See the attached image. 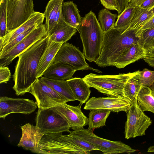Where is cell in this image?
<instances>
[{
    "mask_svg": "<svg viewBox=\"0 0 154 154\" xmlns=\"http://www.w3.org/2000/svg\"><path fill=\"white\" fill-rule=\"evenodd\" d=\"M147 152H154V145L149 146Z\"/></svg>",
    "mask_w": 154,
    "mask_h": 154,
    "instance_id": "ee69618b",
    "label": "cell"
},
{
    "mask_svg": "<svg viewBox=\"0 0 154 154\" xmlns=\"http://www.w3.org/2000/svg\"><path fill=\"white\" fill-rule=\"evenodd\" d=\"M4 0H0V3L2 1H3Z\"/></svg>",
    "mask_w": 154,
    "mask_h": 154,
    "instance_id": "7dc6e473",
    "label": "cell"
},
{
    "mask_svg": "<svg viewBox=\"0 0 154 154\" xmlns=\"http://www.w3.org/2000/svg\"><path fill=\"white\" fill-rule=\"evenodd\" d=\"M152 91L148 86H142L137 95V101L143 111H149L154 114V96Z\"/></svg>",
    "mask_w": 154,
    "mask_h": 154,
    "instance_id": "83f0119b",
    "label": "cell"
},
{
    "mask_svg": "<svg viewBox=\"0 0 154 154\" xmlns=\"http://www.w3.org/2000/svg\"><path fill=\"white\" fill-rule=\"evenodd\" d=\"M133 72L116 75H101L91 73L82 78L91 87L98 91L113 97H124L123 88Z\"/></svg>",
    "mask_w": 154,
    "mask_h": 154,
    "instance_id": "277c9868",
    "label": "cell"
},
{
    "mask_svg": "<svg viewBox=\"0 0 154 154\" xmlns=\"http://www.w3.org/2000/svg\"><path fill=\"white\" fill-rule=\"evenodd\" d=\"M79 32L83 46L82 52L85 59L90 62H95L100 54L103 31L92 11L82 18Z\"/></svg>",
    "mask_w": 154,
    "mask_h": 154,
    "instance_id": "3957f363",
    "label": "cell"
},
{
    "mask_svg": "<svg viewBox=\"0 0 154 154\" xmlns=\"http://www.w3.org/2000/svg\"><path fill=\"white\" fill-rule=\"evenodd\" d=\"M49 35L38 40L18 56L13 75V89L17 96L29 92L37 80L36 72L39 60L46 48Z\"/></svg>",
    "mask_w": 154,
    "mask_h": 154,
    "instance_id": "6da1fadb",
    "label": "cell"
},
{
    "mask_svg": "<svg viewBox=\"0 0 154 154\" xmlns=\"http://www.w3.org/2000/svg\"><path fill=\"white\" fill-rule=\"evenodd\" d=\"M70 133L89 143L104 154L132 153L136 151L121 141H112L99 137L88 129L73 130Z\"/></svg>",
    "mask_w": 154,
    "mask_h": 154,
    "instance_id": "8992f818",
    "label": "cell"
},
{
    "mask_svg": "<svg viewBox=\"0 0 154 154\" xmlns=\"http://www.w3.org/2000/svg\"><path fill=\"white\" fill-rule=\"evenodd\" d=\"M111 111L104 109L90 110L88 115V129L93 131L94 129L106 125V119Z\"/></svg>",
    "mask_w": 154,
    "mask_h": 154,
    "instance_id": "4316f807",
    "label": "cell"
},
{
    "mask_svg": "<svg viewBox=\"0 0 154 154\" xmlns=\"http://www.w3.org/2000/svg\"><path fill=\"white\" fill-rule=\"evenodd\" d=\"M48 35L45 24H40L11 49L0 56V66L8 65L33 44Z\"/></svg>",
    "mask_w": 154,
    "mask_h": 154,
    "instance_id": "30bf717a",
    "label": "cell"
},
{
    "mask_svg": "<svg viewBox=\"0 0 154 154\" xmlns=\"http://www.w3.org/2000/svg\"><path fill=\"white\" fill-rule=\"evenodd\" d=\"M136 30L112 28L103 32L101 49L98 58L94 62L98 66H114L116 61L126 49L140 41Z\"/></svg>",
    "mask_w": 154,
    "mask_h": 154,
    "instance_id": "7a4b0ae2",
    "label": "cell"
},
{
    "mask_svg": "<svg viewBox=\"0 0 154 154\" xmlns=\"http://www.w3.org/2000/svg\"><path fill=\"white\" fill-rule=\"evenodd\" d=\"M152 94H153V96H154V91H152Z\"/></svg>",
    "mask_w": 154,
    "mask_h": 154,
    "instance_id": "bcb514c9",
    "label": "cell"
},
{
    "mask_svg": "<svg viewBox=\"0 0 154 154\" xmlns=\"http://www.w3.org/2000/svg\"><path fill=\"white\" fill-rule=\"evenodd\" d=\"M29 93L35 97L38 108H49L68 102L39 78L34 82Z\"/></svg>",
    "mask_w": 154,
    "mask_h": 154,
    "instance_id": "8fae6325",
    "label": "cell"
},
{
    "mask_svg": "<svg viewBox=\"0 0 154 154\" xmlns=\"http://www.w3.org/2000/svg\"><path fill=\"white\" fill-rule=\"evenodd\" d=\"M81 105L72 106L66 103H60L55 108L64 117L70 128L73 130L82 129L88 125V119L81 110Z\"/></svg>",
    "mask_w": 154,
    "mask_h": 154,
    "instance_id": "9a60e30c",
    "label": "cell"
},
{
    "mask_svg": "<svg viewBox=\"0 0 154 154\" xmlns=\"http://www.w3.org/2000/svg\"><path fill=\"white\" fill-rule=\"evenodd\" d=\"M140 74L142 86H148L154 91V71L145 68L140 71Z\"/></svg>",
    "mask_w": 154,
    "mask_h": 154,
    "instance_id": "d590c367",
    "label": "cell"
},
{
    "mask_svg": "<svg viewBox=\"0 0 154 154\" xmlns=\"http://www.w3.org/2000/svg\"><path fill=\"white\" fill-rule=\"evenodd\" d=\"M139 6L144 9H152L154 7V0H145Z\"/></svg>",
    "mask_w": 154,
    "mask_h": 154,
    "instance_id": "ab89813d",
    "label": "cell"
},
{
    "mask_svg": "<svg viewBox=\"0 0 154 154\" xmlns=\"http://www.w3.org/2000/svg\"><path fill=\"white\" fill-rule=\"evenodd\" d=\"M101 4L106 8L110 10L118 11L119 0H100Z\"/></svg>",
    "mask_w": 154,
    "mask_h": 154,
    "instance_id": "74e56055",
    "label": "cell"
},
{
    "mask_svg": "<svg viewBox=\"0 0 154 154\" xmlns=\"http://www.w3.org/2000/svg\"><path fill=\"white\" fill-rule=\"evenodd\" d=\"M62 10L65 22L79 31L82 17L80 14L77 5L72 1L63 2Z\"/></svg>",
    "mask_w": 154,
    "mask_h": 154,
    "instance_id": "7402d4cb",
    "label": "cell"
},
{
    "mask_svg": "<svg viewBox=\"0 0 154 154\" xmlns=\"http://www.w3.org/2000/svg\"><path fill=\"white\" fill-rule=\"evenodd\" d=\"M140 71L133 72L125 83L124 88V97L131 103L137 98L138 93L142 87L140 81Z\"/></svg>",
    "mask_w": 154,
    "mask_h": 154,
    "instance_id": "484cf974",
    "label": "cell"
},
{
    "mask_svg": "<svg viewBox=\"0 0 154 154\" xmlns=\"http://www.w3.org/2000/svg\"><path fill=\"white\" fill-rule=\"evenodd\" d=\"M22 135L18 147L38 153L39 144L44 134L40 133L36 126L28 123L21 127Z\"/></svg>",
    "mask_w": 154,
    "mask_h": 154,
    "instance_id": "2e32d148",
    "label": "cell"
},
{
    "mask_svg": "<svg viewBox=\"0 0 154 154\" xmlns=\"http://www.w3.org/2000/svg\"><path fill=\"white\" fill-rule=\"evenodd\" d=\"M154 15L152 9H144L139 6L136 7L133 18L129 26L126 30H134L137 31Z\"/></svg>",
    "mask_w": 154,
    "mask_h": 154,
    "instance_id": "f1b7e54d",
    "label": "cell"
},
{
    "mask_svg": "<svg viewBox=\"0 0 154 154\" xmlns=\"http://www.w3.org/2000/svg\"><path fill=\"white\" fill-rule=\"evenodd\" d=\"M76 28L65 22L57 25L49 37L52 41L58 42H66L77 32Z\"/></svg>",
    "mask_w": 154,
    "mask_h": 154,
    "instance_id": "d4e9b609",
    "label": "cell"
},
{
    "mask_svg": "<svg viewBox=\"0 0 154 154\" xmlns=\"http://www.w3.org/2000/svg\"><path fill=\"white\" fill-rule=\"evenodd\" d=\"M72 92L75 100L82 105L88 100L91 91L90 87L82 78H73L66 80Z\"/></svg>",
    "mask_w": 154,
    "mask_h": 154,
    "instance_id": "44dd1931",
    "label": "cell"
},
{
    "mask_svg": "<svg viewBox=\"0 0 154 154\" xmlns=\"http://www.w3.org/2000/svg\"><path fill=\"white\" fill-rule=\"evenodd\" d=\"M34 12L33 0H7L8 33L20 26Z\"/></svg>",
    "mask_w": 154,
    "mask_h": 154,
    "instance_id": "9c48e42d",
    "label": "cell"
},
{
    "mask_svg": "<svg viewBox=\"0 0 154 154\" xmlns=\"http://www.w3.org/2000/svg\"><path fill=\"white\" fill-rule=\"evenodd\" d=\"M43 82L51 88L61 96L69 101L75 100L72 92L66 80H60L49 79L43 76L39 78Z\"/></svg>",
    "mask_w": 154,
    "mask_h": 154,
    "instance_id": "603a6c76",
    "label": "cell"
},
{
    "mask_svg": "<svg viewBox=\"0 0 154 154\" xmlns=\"http://www.w3.org/2000/svg\"><path fill=\"white\" fill-rule=\"evenodd\" d=\"M131 104L130 101L125 97H92L86 102L84 109H104L117 113L120 111L126 113Z\"/></svg>",
    "mask_w": 154,
    "mask_h": 154,
    "instance_id": "5bb4252c",
    "label": "cell"
},
{
    "mask_svg": "<svg viewBox=\"0 0 154 154\" xmlns=\"http://www.w3.org/2000/svg\"><path fill=\"white\" fill-rule=\"evenodd\" d=\"M11 75L8 66H0V83H7L9 81Z\"/></svg>",
    "mask_w": 154,
    "mask_h": 154,
    "instance_id": "8d00e7d4",
    "label": "cell"
},
{
    "mask_svg": "<svg viewBox=\"0 0 154 154\" xmlns=\"http://www.w3.org/2000/svg\"><path fill=\"white\" fill-rule=\"evenodd\" d=\"M145 57H154V46L151 48L146 51Z\"/></svg>",
    "mask_w": 154,
    "mask_h": 154,
    "instance_id": "7bdbcfd3",
    "label": "cell"
},
{
    "mask_svg": "<svg viewBox=\"0 0 154 154\" xmlns=\"http://www.w3.org/2000/svg\"><path fill=\"white\" fill-rule=\"evenodd\" d=\"M83 52L72 44H63L54 58V63H67L77 70L91 69Z\"/></svg>",
    "mask_w": 154,
    "mask_h": 154,
    "instance_id": "7c38bea8",
    "label": "cell"
},
{
    "mask_svg": "<svg viewBox=\"0 0 154 154\" xmlns=\"http://www.w3.org/2000/svg\"><path fill=\"white\" fill-rule=\"evenodd\" d=\"M38 26H34L30 27L22 33L18 35L12 40L6 43L3 47L1 50L0 51V56L11 49L14 46L21 41Z\"/></svg>",
    "mask_w": 154,
    "mask_h": 154,
    "instance_id": "836d02e7",
    "label": "cell"
},
{
    "mask_svg": "<svg viewBox=\"0 0 154 154\" xmlns=\"http://www.w3.org/2000/svg\"><path fill=\"white\" fill-rule=\"evenodd\" d=\"M126 113L125 138L128 139L145 135L146 131L151 125L152 121L139 107L137 98L131 103Z\"/></svg>",
    "mask_w": 154,
    "mask_h": 154,
    "instance_id": "52a82bcc",
    "label": "cell"
},
{
    "mask_svg": "<svg viewBox=\"0 0 154 154\" xmlns=\"http://www.w3.org/2000/svg\"><path fill=\"white\" fill-rule=\"evenodd\" d=\"M61 137L66 141L78 147L87 154L89 153L92 151L98 150L96 148L89 143L70 133L67 135H63L62 134Z\"/></svg>",
    "mask_w": 154,
    "mask_h": 154,
    "instance_id": "1f68e13d",
    "label": "cell"
},
{
    "mask_svg": "<svg viewBox=\"0 0 154 154\" xmlns=\"http://www.w3.org/2000/svg\"><path fill=\"white\" fill-rule=\"evenodd\" d=\"M63 132L43 135L39 142L38 154H86L78 147L67 142L61 137Z\"/></svg>",
    "mask_w": 154,
    "mask_h": 154,
    "instance_id": "ba28073f",
    "label": "cell"
},
{
    "mask_svg": "<svg viewBox=\"0 0 154 154\" xmlns=\"http://www.w3.org/2000/svg\"><path fill=\"white\" fill-rule=\"evenodd\" d=\"M36 102L26 98L0 97V118L5 119L9 114L18 113L29 114L37 107Z\"/></svg>",
    "mask_w": 154,
    "mask_h": 154,
    "instance_id": "4fadbf2b",
    "label": "cell"
},
{
    "mask_svg": "<svg viewBox=\"0 0 154 154\" xmlns=\"http://www.w3.org/2000/svg\"><path fill=\"white\" fill-rule=\"evenodd\" d=\"M63 43L54 42L49 37L46 48L39 61L36 72L37 79L42 76L46 70L54 63L55 56Z\"/></svg>",
    "mask_w": 154,
    "mask_h": 154,
    "instance_id": "d6986e66",
    "label": "cell"
},
{
    "mask_svg": "<svg viewBox=\"0 0 154 154\" xmlns=\"http://www.w3.org/2000/svg\"></svg>",
    "mask_w": 154,
    "mask_h": 154,
    "instance_id": "c3c4849f",
    "label": "cell"
},
{
    "mask_svg": "<svg viewBox=\"0 0 154 154\" xmlns=\"http://www.w3.org/2000/svg\"><path fill=\"white\" fill-rule=\"evenodd\" d=\"M35 121V126L38 132L43 134L71 132L68 122L54 106L46 109L38 108Z\"/></svg>",
    "mask_w": 154,
    "mask_h": 154,
    "instance_id": "5b68a950",
    "label": "cell"
},
{
    "mask_svg": "<svg viewBox=\"0 0 154 154\" xmlns=\"http://www.w3.org/2000/svg\"><path fill=\"white\" fill-rule=\"evenodd\" d=\"M135 10L136 7L129 3L123 12L118 15L117 20L114 23L113 28L127 29L132 20Z\"/></svg>",
    "mask_w": 154,
    "mask_h": 154,
    "instance_id": "f546056e",
    "label": "cell"
},
{
    "mask_svg": "<svg viewBox=\"0 0 154 154\" xmlns=\"http://www.w3.org/2000/svg\"><path fill=\"white\" fill-rule=\"evenodd\" d=\"M152 12L154 14V7L152 9Z\"/></svg>",
    "mask_w": 154,
    "mask_h": 154,
    "instance_id": "f6af8a7d",
    "label": "cell"
},
{
    "mask_svg": "<svg viewBox=\"0 0 154 154\" xmlns=\"http://www.w3.org/2000/svg\"><path fill=\"white\" fill-rule=\"evenodd\" d=\"M154 27V15L140 28L137 30L136 34L137 36H139L140 33L146 29Z\"/></svg>",
    "mask_w": 154,
    "mask_h": 154,
    "instance_id": "f35d334b",
    "label": "cell"
},
{
    "mask_svg": "<svg viewBox=\"0 0 154 154\" xmlns=\"http://www.w3.org/2000/svg\"><path fill=\"white\" fill-rule=\"evenodd\" d=\"M76 70L67 63H53L43 73L42 76L50 79L67 80L73 78Z\"/></svg>",
    "mask_w": 154,
    "mask_h": 154,
    "instance_id": "ffe728a7",
    "label": "cell"
},
{
    "mask_svg": "<svg viewBox=\"0 0 154 154\" xmlns=\"http://www.w3.org/2000/svg\"><path fill=\"white\" fill-rule=\"evenodd\" d=\"M145 0H131L130 3L133 6L136 7L139 6Z\"/></svg>",
    "mask_w": 154,
    "mask_h": 154,
    "instance_id": "b9f144b4",
    "label": "cell"
},
{
    "mask_svg": "<svg viewBox=\"0 0 154 154\" xmlns=\"http://www.w3.org/2000/svg\"><path fill=\"white\" fill-rule=\"evenodd\" d=\"M63 0H50L48 3L43 13L45 18V26L49 35H50L55 27V20Z\"/></svg>",
    "mask_w": 154,
    "mask_h": 154,
    "instance_id": "cb8c5ba5",
    "label": "cell"
},
{
    "mask_svg": "<svg viewBox=\"0 0 154 154\" xmlns=\"http://www.w3.org/2000/svg\"><path fill=\"white\" fill-rule=\"evenodd\" d=\"M143 59L149 66L154 67V57H145Z\"/></svg>",
    "mask_w": 154,
    "mask_h": 154,
    "instance_id": "60d3db41",
    "label": "cell"
},
{
    "mask_svg": "<svg viewBox=\"0 0 154 154\" xmlns=\"http://www.w3.org/2000/svg\"><path fill=\"white\" fill-rule=\"evenodd\" d=\"M146 51L140 41L124 51L116 60L114 66L119 69L124 68L145 57Z\"/></svg>",
    "mask_w": 154,
    "mask_h": 154,
    "instance_id": "e0dca14e",
    "label": "cell"
},
{
    "mask_svg": "<svg viewBox=\"0 0 154 154\" xmlns=\"http://www.w3.org/2000/svg\"><path fill=\"white\" fill-rule=\"evenodd\" d=\"M7 0L0 3V37H4L8 33L7 30Z\"/></svg>",
    "mask_w": 154,
    "mask_h": 154,
    "instance_id": "e575fe53",
    "label": "cell"
},
{
    "mask_svg": "<svg viewBox=\"0 0 154 154\" xmlns=\"http://www.w3.org/2000/svg\"><path fill=\"white\" fill-rule=\"evenodd\" d=\"M117 14H113L106 8L100 11L98 14V21L103 32L113 28L115 20L118 17Z\"/></svg>",
    "mask_w": 154,
    "mask_h": 154,
    "instance_id": "4dcf8cb0",
    "label": "cell"
},
{
    "mask_svg": "<svg viewBox=\"0 0 154 154\" xmlns=\"http://www.w3.org/2000/svg\"><path fill=\"white\" fill-rule=\"evenodd\" d=\"M45 17L43 13L35 11L28 19L18 27L8 32L3 37H0V51L7 43L30 27L43 24Z\"/></svg>",
    "mask_w": 154,
    "mask_h": 154,
    "instance_id": "ac0fdd59",
    "label": "cell"
},
{
    "mask_svg": "<svg viewBox=\"0 0 154 154\" xmlns=\"http://www.w3.org/2000/svg\"><path fill=\"white\" fill-rule=\"evenodd\" d=\"M139 36L140 43L146 51L154 46V27L142 31Z\"/></svg>",
    "mask_w": 154,
    "mask_h": 154,
    "instance_id": "d6a6232c",
    "label": "cell"
}]
</instances>
